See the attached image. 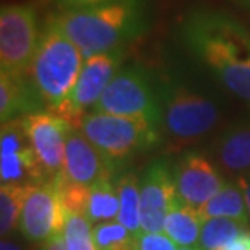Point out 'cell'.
Here are the masks:
<instances>
[{"label": "cell", "instance_id": "cell-16", "mask_svg": "<svg viewBox=\"0 0 250 250\" xmlns=\"http://www.w3.org/2000/svg\"><path fill=\"white\" fill-rule=\"evenodd\" d=\"M44 103L29 77L0 72V121L2 124L41 111Z\"/></svg>", "mask_w": 250, "mask_h": 250}, {"label": "cell", "instance_id": "cell-15", "mask_svg": "<svg viewBox=\"0 0 250 250\" xmlns=\"http://www.w3.org/2000/svg\"><path fill=\"white\" fill-rule=\"evenodd\" d=\"M211 154L223 172L236 177L250 174V119L228 125L213 142Z\"/></svg>", "mask_w": 250, "mask_h": 250}, {"label": "cell", "instance_id": "cell-20", "mask_svg": "<svg viewBox=\"0 0 250 250\" xmlns=\"http://www.w3.org/2000/svg\"><path fill=\"white\" fill-rule=\"evenodd\" d=\"M119 193L117 221L127 228L133 236L142 232L140 221V179L135 172H125L116 181Z\"/></svg>", "mask_w": 250, "mask_h": 250}, {"label": "cell", "instance_id": "cell-7", "mask_svg": "<svg viewBox=\"0 0 250 250\" xmlns=\"http://www.w3.org/2000/svg\"><path fill=\"white\" fill-rule=\"evenodd\" d=\"M41 29L28 3H7L0 10V72L29 77Z\"/></svg>", "mask_w": 250, "mask_h": 250}, {"label": "cell", "instance_id": "cell-6", "mask_svg": "<svg viewBox=\"0 0 250 250\" xmlns=\"http://www.w3.org/2000/svg\"><path fill=\"white\" fill-rule=\"evenodd\" d=\"M93 111L145 119L161 125V103L156 78L140 63L125 65L107 84Z\"/></svg>", "mask_w": 250, "mask_h": 250}, {"label": "cell", "instance_id": "cell-32", "mask_svg": "<svg viewBox=\"0 0 250 250\" xmlns=\"http://www.w3.org/2000/svg\"><path fill=\"white\" fill-rule=\"evenodd\" d=\"M179 250H200L198 247H179Z\"/></svg>", "mask_w": 250, "mask_h": 250}, {"label": "cell", "instance_id": "cell-4", "mask_svg": "<svg viewBox=\"0 0 250 250\" xmlns=\"http://www.w3.org/2000/svg\"><path fill=\"white\" fill-rule=\"evenodd\" d=\"M84 57L52 18L41 29L29 78L49 111L57 112L78 82Z\"/></svg>", "mask_w": 250, "mask_h": 250}, {"label": "cell", "instance_id": "cell-26", "mask_svg": "<svg viewBox=\"0 0 250 250\" xmlns=\"http://www.w3.org/2000/svg\"><path fill=\"white\" fill-rule=\"evenodd\" d=\"M59 7L63 10H75V8H84V7H93V5H99L109 0H54Z\"/></svg>", "mask_w": 250, "mask_h": 250}, {"label": "cell", "instance_id": "cell-3", "mask_svg": "<svg viewBox=\"0 0 250 250\" xmlns=\"http://www.w3.org/2000/svg\"><path fill=\"white\" fill-rule=\"evenodd\" d=\"M156 84L161 103V128L172 146L198 142L216 128L221 111L211 98L167 72L158 75Z\"/></svg>", "mask_w": 250, "mask_h": 250}, {"label": "cell", "instance_id": "cell-10", "mask_svg": "<svg viewBox=\"0 0 250 250\" xmlns=\"http://www.w3.org/2000/svg\"><path fill=\"white\" fill-rule=\"evenodd\" d=\"M47 172L34 153L23 121L13 119L0 130V181L17 186H38L49 181Z\"/></svg>", "mask_w": 250, "mask_h": 250}, {"label": "cell", "instance_id": "cell-27", "mask_svg": "<svg viewBox=\"0 0 250 250\" xmlns=\"http://www.w3.org/2000/svg\"><path fill=\"white\" fill-rule=\"evenodd\" d=\"M39 250H68L63 232L57 234V236H54L52 239H49L46 242H42L41 246H39Z\"/></svg>", "mask_w": 250, "mask_h": 250}, {"label": "cell", "instance_id": "cell-5", "mask_svg": "<svg viewBox=\"0 0 250 250\" xmlns=\"http://www.w3.org/2000/svg\"><path fill=\"white\" fill-rule=\"evenodd\" d=\"M73 127L96 146L112 172L130 158L158 146L164 135L161 125L145 119L94 111L84 114Z\"/></svg>", "mask_w": 250, "mask_h": 250}, {"label": "cell", "instance_id": "cell-18", "mask_svg": "<svg viewBox=\"0 0 250 250\" xmlns=\"http://www.w3.org/2000/svg\"><path fill=\"white\" fill-rule=\"evenodd\" d=\"M198 213L203 221L209 218H231L242 224L250 223L246 197L237 182H226L211 200L198 208Z\"/></svg>", "mask_w": 250, "mask_h": 250}, {"label": "cell", "instance_id": "cell-25", "mask_svg": "<svg viewBox=\"0 0 250 250\" xmlns=\"http://www.w3.org/2000/svg\"><path fill=\"white\" fill-rule=\"evenodd\" d=\"M133 250H179L177 244L164 232H140Z\"/></svg>", "mask_w": 250, "mask_h": 250}, {"label": "cell", "instance_id": "cell-1", "mask_svg": "<svg viewBox=\"0 0 250 250\" xmlns=\"http://www.w3.org/2000/svg\"><path fill=\"white\" fill-rule=\"evenodd\" d=\"M177 34L195 61L250 106V29L223 10L197 7L184 13Z\"/></svg>", "mask_w": 250, "mask_h": 250}, {"label": "cell", "instance_id": "cell-8", "mask_svg": "<svg viewBox=\"0 0 250 250\" xmlns=\"http://www.w3.org/2000/svg\"><path fill=\"white\" fill-rule=\"evenodd\" d=\"M124 59L125 49L96 54V56L84 59L78 82L67 103L56 112L57 116L75 125L84 114L93 111L94 104L101 98L104 89L124 67Z\"/></svg>", "mask_w": 250, "mask_h": 250}, {"label": "cell", "instance_id": "cell-22", "mask_svg": "<svg viewBox=\"0 0 250 250\" xmlns=\"http://www.w3.org/2000/svg\"><path fill=\"white\" fill-rule=\"evenodd\" d=\"M33 186H17L5 184L0 186V234L2 237L10 236L18 229L24 202Z\"/></svg>", "mask_w": 250, "mask_h": 250}, {"label": "cell", "instance_id": "cell-28", "mask_svg": "<svg viewBox=\"0 0 250 250\" xmlns=\"http://www.w3.org/2000/svg\"><path fill=\"white\" fill-rule=\"evenodd\" d=\"M221 250H250V231H244L237 239H234L231 244Z\"/></svg>", "mask_w": 250, "mask_h": 250}, {"label": "cell", "instance_id": "cell-12", "mask_svg": "<svg viewBox=\"0 0 250 250\" xmlns=\"http://www.w3.org/2000/svg\"><path fill=\"white\" fill-rule=\"evenodd\" d=\"M179 198L193 208H202L226 186L223 171L200 151H186L172 167Z\"/></svg>", "mask_w": 250, "mask_h": 250}, {"label": "cell", "instance_id": "cell-19", "mask_svg": "<svg viewBox=\"0 0 250 250\" xmlns=\"http://www.w3.org/2000/svg\"><path fill=\"white\" fill-rule=\"evenodd\" d=\"M119 193L117 186L112 176L98 181L88 190L86 208L84 216L91 224H99L106 221H117L119 216Z\"/></svg>", "mask_w": 250, "mask_h": 250}, {"label": "cell", "instance_id": "cell-31", "mask_svg": "<svg viewBox=\"0 0 250 250\" xmlns=\"http://www.w3.org/2000/svg\"><path fill=\"white\" fill-rule=\"evenodd\" d=\"M232 2H236L239 5H242V7H246L250 10V0H232Z\"/></svg>", "mask_w": 250, "mask_h": 250}, {"label": "cell", "instance_id": "cell-24", "mask_svg": "<svg viewBox=\"0 0 250 250\" xmlns=\"http://www.w3.org/2000/svg\"><path fill=\"white\" fill-rule=\"evenodd\" d=\"M63 236L68 250H98L94 244L93 224L82 213L67 211Z\"/></svg>", "mask_w": 250, "mask_h": 250}, {"label": "cell", "instance_id": "cell-29", "mask_svg": "<svg viewBox=\"0 0 250 250\" xmlns=\"http://www.w3.org/2000/svg\"><path fill=\"white\" fill-rule=\"evenodd\" d=\"M236 182L241 186L242 192H244V197H246V202H247V208H249V214H250V174L247 176H241L236 179Z\"/></svg>", "mask_w": 250, "mask_h": 250}, {"label": "cell", "instance_id": "cell-30", "mask_svg": "<svg viewBox=\"0 0 250 250\" xmlns=\"http://www.w3.org/2000/svg\"><path fill=\"white\" fill-rule=\"evenodd\" d=\"M0 250H26L23 246H20L12 239L2 237V242H0Z\"/></svg>", "mask_w": 250, "mask_h": 250}, {"label": "cell", "instance_id": "cell-13", "mask_svg": "<svg viewBox=\"0 0 250 250\" xmlns=\"http://www.w3.org/2000/svg\"><path fill=\"white\" fill-rule=\"evenodd\" d=\"M21 121L29 143L47 176L54 179L63 172L65 142L72 124L49 109L31 112L21 117Z\"/></svg>", "mask_w": 250, "mask_h": 250}, {"label": "cell", "instance_id": "cell-2", "mask_svg": "<svg viewBox=\"0 0 250 250\" xmlns=\"http://www.w3.org/2000/svg\"><path fill=\"white\" fill-rule=\"evenodd\" d=\"M84 59L125 49L146 29L143 0H109L51 17Z\"/></svg>", "mask_w": 250, "mask_h": 250}, {"label": "cell", "instance_id": "cell-14", "mask_svg": "<svg viewBox=\"0 0 250 250\" xmlns=\"http://www.w3.org/2000/svg\"><path fill=\"white\" fill-rule=\"evenodd\" d=\"M63 177L77 186L91 187L104 177L112 176L106 159L77 127H70L65 142Z\"/></svg>", "mask_w": 250, "mask_h": 250}, {"label": "cell", "instance_id": "cell-21", "mask_svg": "<svg viewBox=\"0 0 250 250\" xmlns=\"http://www.w3.org/2000/svg\"><path fill=\"white\" fill-rule=\"evenodd\" d=\"M246 231V224L231 218L205 219L200 231V250H221Z\"/></svg>", "mask_w": 250, "mask_h": 250}, {"label": "cell", "instance_id": "cell-23", "mask_svg": "<svg viewBox=\"0 0 250 250\" xmlns=\"http://www.w3.org/2000/svg\"><path fill=\"white\" fill-rule=\"evenodd\" d=\"M98 250H133L135 236L119 221H106L93 226Z\"/></svg>", "mask_w": 250, "mask_h": 250}, {"label": "cell", "instance_id": "cell-9", "mask_svg": "<svg viewBox=\"0 0 250 250\" xmlns=\"http://www.w3.org/2000/svg\"><path fill=\"white\" fill-rule=\"evenodd\" d=\"M65 218L67 209L62 200L61 186L54 177L31 187L20 216L18 229L24 239L42 244L63 232Z\"/></svg>", "mask_w": 250, "mask_h": 250}, {"label": "cell", "instance_id": "cell-11", "mask_svg": "<svg viewBox=\"0 0 250 250\" xmlns=\"http://www.w3.org/2000/svg\"><path fill=\"white\" fill-rule=\"evenodd\" d=\"M179 200L172 167L158 159L145 169L140 179V221L142 232H164V221Z\"/></svg>", "mask_w": 250, "mask_h": 250}, {"label": "cell", "instance_id": "cell-17", "mask_svg": "<svg viewBox=\"0 0 250 250\" xmlns=\"http://www.w3.org/2000/svg\"><path fill=\"white\" fill-rule=\"evenodd\" d=\"M203 219L198 209L184 203L181 198L172 205L164 221V234L179 247H198Z\"/></svg>", "mask_w": 250, "mask_h": 250}]
</instances>
